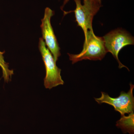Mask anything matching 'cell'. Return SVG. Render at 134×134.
Returning a JSON list of instances; mask_svg holds the SVG:
<instances>
[{"label": "cell", "mask_w": 134, "mask_h": 134, "mask_svg": "<svg viewBox=\"0 0 134 134\" xmlns=\"http://www.w3.org/2000/svg\"><path fill=\"white\" fill-rule=\"evenodd\" d=\"M84 35L85 38L82 52L76 54L68 53L73 64L83 60H101L107 53L103 37L96 36L93 30L88 31Z\"/></svg>", "instance_id": "obj_1"}, {"label": "cell", "mask_w": 134, "mask_h": 134, "mask_svg": "<svg viewBox=\"0 0 134 134\" xmlns=\"http://www.w3.org/2000/svg\"><path fill=\"white\" fill-rule=\"evenodd\" d=\"M38 47L45 67L44 85L46 88L50 90L53 87L64 84V82L61 76V70L56 66L52 54L41 38L39 39Z\"/></svg>", "instance_id": "obj_2"}, {"label": "cell", "mask_w": 134, "mask_h": 134, "mask_svg": "<svg viewBox=\"0 0 134 134\" xmlns=\"http://www.w3.org/2000/svg\"><path fill=\"white\" fill-rule=\"evenodd\" d=\"M76 5L75 13L76 21L85 34L88 30L93 31L92 21L94 16L102 7L101 2L93 0H83L82 4L81 0H74Z\"/></svg>", "instance_id": "obj_3"}, {"label": "cell", "mask_w": 134, "mask_h": 134, "mask_svg": "<svg viewBox=\"0 0 134 134\" xmlns=\"http://www.w3.org/2000/svg\"><path fill=\"white\" fill-rule=\"evenodd\" d=\"M103 38L107 52L111 53L117 60L119 64V68L121 69L125 67L129 71V69L120 62L118 55L123 47L134 44L133 37L124 30L117 29L106 34Z\"/></svg>", "instance_id": "obj_4"}, {"label": "cell", "mask_w": 134, "mask_h": 134, "mask_svg": "<svg viewBox=\"0 0 134 134\" xmlns=\"http://www.w3.org/2000/svg\"><path fill=\"white\" fill-rule=\"evenodd\" d=\"M130 88L127 92L121 91L120 96L117 98H112L108 94L101 92V96L99 98H95V100L99 104L106 103L113 107L115 111L119 112L121 116L126 114L134 112V97L133 90L134 85L130 84Z\"/></svg>", "instance_id": "obj_5"}, {"label": "cell", "mask_w": 134, "mask_h": 134, "mask_svg": "<svg viewBox=\"0 0 134 134\" xmlns=\"http://www.w3.org/2000/svg\"><path fill=\"white\" fill-rule=\"evenodd\" d=\"M54 12L49 8L45 9L44 17L41 19V28L44 42L52 54L55 62L61 55L60 48L51 24V19Z\"/></svg>", "instance_id": "obj_6"}, {"label": "cell", "mask_w": 134, "mask_h": 134, "mask_svg": "<svg viewBox=\"0 0 134 134\" xmlns=\"http://www.w3.org/2000/svg\"><path fill=\"white\" fill-rule=\"evenodd\" d=\"M116 126L120 129L122 133L134 134V114L130 113L128 116H121L120 119L116 122Z\"/></svg>", "instance_id": "obj_7"}, {"label": "cell", "mask_w": 134, "mask_h": 134, "mask_svg": "<svg viewBox=\"0 0 134 134\" xmlns=\"http://www.w3.org/2000/svg\"><path fill=\"white\" fill-rule=\"evenodd\" d=\"M5 53V51L2 52L0 51V67L2 70L3 77L4 81L8 82L11 80L12 75L14 74V71L9 69V63L4 60L3 55Z\"/></svg>", "instance_id": "obj_8"}, {"label": "cell", "mask_w": 134, "mask_h": 134, "mask_svg": "<svg viewBox=\"0 0 134 134\" xmlns=\"http://www.w3.org/2000/svg\"><path fill=\"white\" fill-rule=\"evenodd\" d=\"M69 1V0H65V1H64L63 5V6H62V9L64 7L65 5ZM93 1H96L101 2V0H93Z\"/></svg>", "instance_id": "obj_9"}]
</instances>
